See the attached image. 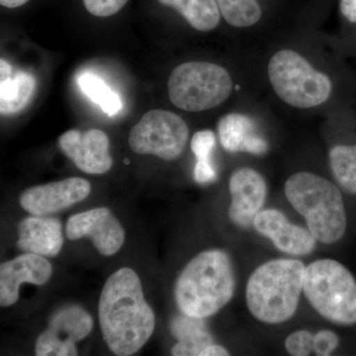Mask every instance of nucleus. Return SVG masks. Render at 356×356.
Wrapping results in <instances>:
<instances>
[{
  "mask_svg": "<svg viewBox=\"0 0 356 356\" xmlns=\"http://www.w3.org/2000/svg\"><path fill=\"white\" fill-rule=\"evenodd\" d=\"M98 318L105 343L115 355H135L147 343L156 317L133 269L123 267L110 275L100 295Z\"/></svg>",
  "mask_w": 356,
  "mask_h": 356,
  "instance_id": "f257e3e1",
  "label": "nucleus"
},
{
  "mask_svg": "<svg viewBox=\"0 0 356 356\" xmlns=\"http://www.w3.org/2000/svg\"><path fill=\"white\" fill-rule=\"evenodd\" d=\"M235 287L228 254L220 250H206L193 257L178 276L175 301L185 315L205 318L229 303Z\"/></svg>",
  "mask_w": 356,
  "mask_h": 356,
  "instance_id": "f03ea898",
  "label": "nucleus"
},
{
  "mask_svg": "<svg viewBox=\"0 0 356 356\" xmlns=\"http://www.w3.org/2000/svg\"><path fill=\"white\" fill-rule=\"evenodd\" d=\"M305 269L298 259H274L257 267L245 291L250 314L266 324L291 318L303 291Z\"/></svg>",
  "mask_w": 356,
  "mask_h": 356,
  "instance_id": "7ed1b4c3",
  "label": "nucleus"
},
{
  "mask_svg": "<svg viewBox=\"0 0 356 356\" xmlns=\"http://www.w3.org/2000/svg\"><path fill=\"white\" fill-rule=\"evenodd\" d=\"M285 195L293 208L305 218L318 242H339L346 229L343 195L336 185L310 172H298L285 182Z\"/></svg>",
  "mask_w": 356,
  "mask_h": 356,
  "instance_id": "20e7f679",
  "label": "nucleus"
},
{
  "mask_svg": "<svg viewBox=\"0 0 356 356\" xmlns=\"http://www.w3.org/2000/svg\"><path fill=\"white\" fill-rule=\"evenodd\" d=\"M303 291L323 318L339 325L356 323V282L334 259H318L306 267Z\"/></svg>",
  "mask_w": 356,
  "mask_h": 356,
  "instance_id": "39448f33",
  "label": "nucleus"
},
{
  "mask_svg": "<svg viewBox=\"0 0 356 356\" xmlns=\"http://www.w3.org/2000/svg\"><path fill=\"white\" fill-rule=\"evenodd\" d=\"M269 81L281 100L296 108L317 107L329 99L332 81L292 50H281L271 58L267 69Z\"/></svg>",
  "mask_w": 356,
  "mask_h": 356,
  "instance_id": "423d86ee",
  "label": "nucleus"
},
{
  "mask_svg": "<svg viewBox=\"0 0 356 356\" xmlns=\"http://www.w3.org/2000/svg\"><path fill=\"white\" fill-rule=\"evenodd\" d=\"M233 79L221 65L189 62L177 65L168 79V95L177 108L201 112L215 108L228 99Z\"/></svg>",
  "mask_w": 356,
  "mask_h": 356,
  "instance_id": "0eeeda50",
  "label": "nucleus"
},
{
  "mask_svg": "<svg viewBox=\"0 0 356 356\" xmlns=\"http://www.w3.org/2000/svg\"><path fill=\"white\" fill-rule=\"evenodd\" d=\"M188 136L181 117L166 110H151L131 130L129 145L136 154L173 161L184 152Z\"/></svg>",
  "mask_w": 356,
  "mask_h": 356,
  "instance_id": "6e6552de",
  "label": "nucleus"
},
{
  "mask_svg": "<svg viewBox=\"0 0 356 356\" xmlns=\"http://www.w3.org/2000/svg\"><path fill=\"white\" fill-rule=\"evenodd\" d=\"M93 320L88 312L76 305L65 306L54 314L48 329L35 344L37 356L77 355L76 343L92 331Z\"/></svg>",
  "mask_w": 356,
  "mask_h": 356,
  "instance_id": "1a4fd4ad",
  "label": "nucleus"
},
{
  "mask_svg": "<svg viewBox=\"0 0 356 356\" xmlns=\"http://www.w3.org/2000/svg\"><path fill=\"white\" fill-rule=\"evenodd\" d=\"M72 241L90 238L97 252L111 257L121 250L125 242V231L108 208H95L70 218L65 227Z\"/></svg>",
  "mask_w": 356,
  "mask_h": 356,
  "instance_id": "9d476101",
  "label": "nucleus"
},
{
  "mask_svg": "<svg viewBox=\"0 0 356 356\" xmlns=\"http://www.w3.org/2000/svg\"><path fill=\"white\" fill-rule=\"evenodd\" d=\"M90 191L91 186L88 180L70 177L27 189L21 194L19 203L21 207L30 214L44 216L86 200Z\"/></svg>",
  "mask_w": 356,
  "mask_h": 356,
  "instance_id": "9b49d317",
  "label": "nucleus"
},
{
  "mask_svg": "<svg viewBox=\"0 0 356 356\" xmlns=\"http://www.w3.org/2000/svg\"><path fill=\"white\" fill-rule=\"evenodd\" d=\"M58 147L79 170L88 175H103L113 165L108 137L98 129L84 133L67 131L58 138Z\"/></svg>",
  "mask_w": 356,
  "mask_h": 356,
  "instance_id": "f8f14e48",
  "label": "nucleus"
},
{
  "mask_svg": "<svg viewBox=\"0 0 356 356\" xmlns=\"http://www.w3.org/2000/svg\"><path fill=\"white\" fill-rule=\"evenodd\" d=\"M232 202L229 217L236 226L248 228L254 225L255 216L266 202V180L257 170L250 168L236 170L229 181Z\"/></svg>",
  "mask_w": 356,
  "mask_h": 356,
  "instance_id": "ddd939ff",
  "label": "nucleus"
},
{
  "mask_svg": "<svg viewBox=\"0 0 356 356\" xmlns=\"http://www.w3.org/2000/svg\"><path fill=\"white\" fill-rule=\"evenodd\" d=\"M53 267L43 255H19L0 266V305L13 306L19 299L22 283L44 285L50 280Z\"/></svg>",
  "mask_w": 356,
  "mask_h": 356,
  "instance_id": "4468645a",
  "label": "nucleus"
},
{
  "mask_svg": "<svg viewBox=\"0 0 356 356\" xmlns=\"http://www.w3.org/2000/svg\"><path fill=\"white\" fill-rule=\"evenodd\" d=\"M254 227L285 254L302 257L315 250L317 240L311 232L291 224L280 211L261 210L254 218Z\"/></svg>",
  "mask_w": 356,
  "mask_h": 356,
  "instance_id": "2eb2a0df",
  "label": "nucleus"
},
{
  "mask_svg": "<svg viewBox=\"0 0 356 356\" xmlns=\"http://www.w3.org/2000/svg\"><path fill=\"white\" fill-rule=\"evenodd\" d=\"M220 143L229 153H243L261 156L268 144L257 131L254 119L245 114L225 115L218 123Z\"/></svg>",
  "mask_w": 356,
  "mask_h": 356,
  "instance_id": "dca6fc26",
  "label": "nucleus"
},
{
  "mask_svg": "<svg viewBox=\"0 0 356 356\" xmlns=\"http://www.w3.org/2000/svg\"><path fill=\"white\" fill-rule=\"evenodd\" d=\"M18 238L20 250L43 257H56L64 245L62 224L53 218H26L18 226Z\"/></svg>",
  "mask_w": 356,
  "mask_h": 356,
  "instance_id": "f3484780",
  "label": "nucleus"
},
{
  "mask_svg": "<svg viewBox=\"0 0 356 356\" xmlns=\"http://www.w3.org/2000/svg\"><path fill=\"white\" fill-rule=\"evenodd\" d=\"M37 81L32 74L17 72L4 58L0 60V113L8 116L27 107L36 92Z\"/></svg>",
  "mask_w": 356,
  "mask_h": 356,
  "instance_id": "a211bd4d",
  "label": "nucleus"
},
{
  "mask_svg": "<svg viewBox=\"0 0 356 356\" xmlns=\"http://www.w3.org/2000/svg\"><path fill=\"white\" fill-rule=\"evenodd\" d=\"M184 16L191 27L200 32L215 29L221 19L216 0H158Z\"/></svg>",
  "mask_w": 356,
  "mask_h": 356,
  "instance_id": "6ab92c4d",
  "label": "nucleus"
},
{
  "mask_svg": "<svg viewBox=\"0 0 356 356\" xmlns=\"http://www.w3.org/2000/svg\"><path fill=\"white\" fill-rule=\"evenodd\" d=\"M77 84L89 99L108 116L118 114L123 108L120 96L95 74L83 72L77 76Z\"/></svg>",
  "mask_w": 356,
  "mask_h": 356,
  "instance_id": "aec40b11",
  "label": "nucleus"
},
{
  "mask_svg": "<svg viewBox=\"0 0 356 356\" xmlns=\"http://www.w3.org/2000/svg\"><path fill=\"white\" fill-rule=\"evenodd\" d=\"M329 159L337 184L344 191L356 194V145L332 147Z\"/></svg>",
  "mask_w": 356,
  "mask_h": 356,
  "instance_id": "412c9836",
  "label": "nucleus"
},
{
  "mask_svg": "<svg viewBox=\"0 0 356 356\" xmlns=\"http://www.w3.org/2000/svg\"><path fill=\"white\" fill-rule=\"evenodd\" d=\"M221 15L229 25L247 28L259 22L261 8L257 0H216Z\"/></svg>",
  "mask_w": 356,
  "mask_h": 356,
  "instance_id": "4be33fe9",
  "label": "nucleus"
},
{
  "mask_svg": "<svg viewBox=\"0 0 356 356\" xmlns=\"http://www.w3.org/2000/svg\"><path fill=\"white\" fill-rule=\"evenodd\" d=\"M213 343V339L209 332L204 329L191 332L180 337L178 343L173 346L172 355L175 356H197L208 346Z\"/></svg>",
  "mask_w": 356,
  "mask_h": 356,
  "instance_id": "5701e85b",
  "label": "nucleus"
},
{
  "mask_svg": "<svg viewBox=\"0 0 356 356\" xmlns=\"http://www.w3.org/2000/svg\"><path fill=\"white\" fill-rule=\"evenodd\" d=\"M285 348L290 355H310L314 351V334L305 330L293 332L285 341Z\"/></svg>",
  "mask_w": 356,
  "mask_h": 356,
  "instance_id": "b1692460",
  "label": "nucleus"
},
{
  "mask_svg": "<svg viewBox=\"0 0 356 356\" xmlns=\"http://www.w3.org/2000/svg\"><path fill=\"white\" fill-rule=\"evenodd\" d=\"M216 145V137L210 130L199 131L191 140V149L197 161H211L213 149Z\"/></svg>",
  "mask_w": 356,
  "mask_h": 356,
  "instance_id": "393cba45",
  "label": "nucleus"
},
{
  "mask_svg": "<svg viewBox=\"0 0 356 356\" xmlns=\"http://www.w3.org/2000/svg\"><path fill=\"white\" fill-rule=\"evenodd\" d=\"M129 0H83L84 7L96 17H110L126 6Z\"/></svg>",
  "mask_w": 356,
  "mask_h": 356,
  "instance_id": "a878e982",
  "label": "nucleus"
},
{
  "mask_svg": "<svg viewBox=\"0 0 356 356\" xmlns=\"http://www.w3.org/2000/svg\"><path fill=\"white\" fill-rule=\"evenodd\" d=\"M339 337L331 331H321L314 336V351L316 355L327 356L339 346Z\"/></svg>",
  "mask_w": 356,
  "mask_h": 356,
  "instance_id": "bb28decb",
  "label": "nucleus"
},
{
  "mask_svg": "<svg viewBox=\"0 0 356 356\" xmlns=\"http://www.w3.org/2000/svg\"><path fill=\"white\" fill-rule=\"evenodd\" d=\"M202 320L203 318H193L184 314V316H179L173 320L172 324L173 334L179 339L180 337L186 336L191 332L204 329Z\"/></svg>",
  "mask_w": 356,
  "mask_h": 356,
  "instance_id": "cd10ccee",
  "label": "nucleus"
},
{
  "mask_svg": "<svg viewBox=\"0 0 356 356\" xmlns=\"http://www.w3.org/2000/svg\"><path fill=\"white\" fill-rule=\"evenodd\" d=\"M217 178V172L212 161H197L194 166V179L199 184H207L215 181Z\"/></svg>",
  "mask_w": 356,
  "mask_h": 356,
  "instance_id": "c85d7f7f",
  "label": "nucleus"
},
{
  "mask_svg": "<svg viewBox=\"0 0 356 356\" xmlns=\"http://www.w3.org/2000/svg\"><path fill=\"white\" fill-rule=\"evenodd\" d=\"M341 11L351 23H356V0H341Z\"/></svg>",
  "mask_w": 356,
  "mask_h": 356,
  "instance_id": "c756f323",
  "label": "nucleus"
},
{
  "mask_svg": "<svg viewBox=\"0 0 356 356\" xmlns=\"http://www.w3.org/2000/svg\"><path fill=\"white\" fill-rule=\"evenodd\" d=\"M229 355V351L219 344H210L201 353L200 356H227Z\"/></svg>",
  "mask_w": 356,
  "mask_h": 356,
  "instance_id": "7c9ffc66",
  "label": "nucleus"
},
{
  "mask_svg": "<svg viewBox=\"0 0 356 356\" xmlns=\"http://www.w3.org/2000/svg\"><path fill=\"white\" fill-rule=\"evenodd\" d=\"M28 1L29 0H0V4L6 8H17L24 6Z\"/></svg>",
  "mask_w": 356,
  "mask_h": 356,
  "instance_id": "2f4dec72",
  "label": "nucleus"
}]
</instances>
